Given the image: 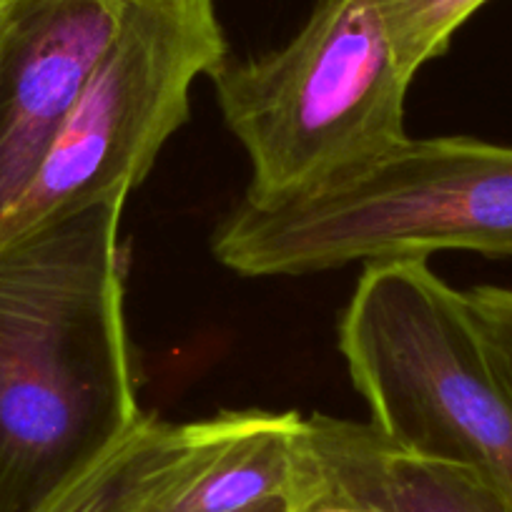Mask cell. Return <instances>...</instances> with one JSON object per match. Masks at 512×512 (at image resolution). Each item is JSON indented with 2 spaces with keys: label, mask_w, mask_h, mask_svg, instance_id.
<instances>
[{
  "label": "cell",
  "mask_w": 512,
  "mask_h": 512,
  "mask_svg": "<svg viewBox=\"0 0 512 512\" xmlns=\"http://www.w3.org/2000/svg\"><path fill=\"white\" fill-rule=\"evenodd\" d=\"M106 201L0 241V512H33L144 420Z\"/></svg>",
  "instance_id": "cell-1"
},
{
  "label": "cell",
  "mask_w": 512,
  "mask_h": 512,
  "mask_svg": "<svg viewBox=\"0 0 512 512\" xmlns=\"http://www.w3.org/2000/svg\"><path fill=\"white\" fill-rule=\"evenodd\" d=\"M450 249L512 259V146L407 136L299 199H241L211 239L216 262L241 277H304Z\"/></svg>",
  "instance_id": "cell-2"
},
{
  "label": "cell",
  "mask_w": 512,
  "mask_h": 512,
  "mask_svg": "<svg viewBox=\"0 0 512 512\" xmlns=\"http://www.w3.org/2000/svg\"><path fill=\"white\" fill-rule=\"evenodd\" d=\"M209 78L249 159V204L312 194L407 139L412 81L367 0H319L292 41L244 61L226 58Z\"/></svg>",
  "instance_id": "cell-3"
},
{
  "label": "cell",
  "mask_w": 512,
  "mask_h": 512,
  "mask_svg": "<svg viewBox=\"0 0 512 512\" xmlns=\"http://www.w3.org/2000/svg\"><path fill=\"white\" fill-rule=\"evenodd\" d=\"M339 352L387 440L477 467L512 500V384L465 292L437 277L430 259L362 269L339 322Z\"/></svg>",
  "instance_id": "cell-4"
},
{
  "label": "cell",
  "mask_w": 512,
  "mask_h": 512,
  "mask_svg": "<svg viewBox=\"0 0 512 512\" xmlns=\"http://www.w3.org/2000/svg\"><path fill=\"white\" fill-rule=\"evenodd\" d=\"M226 58L214 0H121L81 96L0 221V241L88 206L126 201L189 121L196 78L219 71Z\"/></svg>",
  "instance_id": "cell-5"
},
{
  "label": "cell",
  "mask_w": 512,
  "mask_h": 512,
  "mask_svg": "<svg viewBox=\"0 0 512 512\" xmlns=\"http://www.w3.org/2000/svg\"><path fill=\"white\" fill-rule=\"evenodd\" d=\"M121 0L0 6V221L46 159L101 58Z\"/></svg>",
  "instance_id": "cell-6"
},
{
  "label": "cell",
  "mask_w": 512,
  "mask_h": 512,
  "mask_svg": "<svg viewBox=\"0 0 512 512\" xmlns=\"http://www.w3.org/2000/svg\"><path fill=\"white\" fill-rule=\"evenodd\" d=\"M319 470L299 412L234 410L186 422L184 445L161 470L141 512H244L299 502Z\"/></svg>",
  "instance_id": "cell-7"
},
{
  "label": "cell",
  "mask_w": 512,
  "mask_h": 512,
  "mask_svg": "<svg viewBox=\"0 0 512 512\" xmlns=\"http://www.w3.org/2000/svg\"><path fill=\"white\" fill-rule=\"evenodd\" d=\"M307 440L324 477L379 512H512L485 472L405 450L372 422L312 415Z\"/></svg>",
  "instance_id": "cell-8"
},
{
  "label": "cell",
  "mask_w": 512,
  "mask_h": 512,
  "mask_svg": "<svg viewBox=\"0 0 512 512\" xmlns=\"http://www.w3.org/2000/svg\"><path fill=\"white\" fill-rule=\"evenodd\" d=\"M186 437L184 425L146 415L123 442L58 487L33 512H141L146 495Z\"/></svg>",
  "instance_id": "cell-9"
},
{
  "label": "cell",
  "mask_w": 512,
  "mask_h": 512,
  "mask_svg": "<svg viewBox=\"0 0 512 512\" xmlns=\"http://www.w3.org/2000/svg\"><path fill=\"white\" fill-rule=\"evenodd\" d=\"M407 81L450 48L452 36L487 0H367Z\"/></svg>",
  "instance_id": "cell-10"
},
{
  "label": "cell",
  "mask_w": 512,
  "mask_h": 512,
  "mask_svg": "<svg viewBox=\"0 0 512 512\" xmlns=\"http://www.w3.org/2000/svg\"><path fill=\"white\" fill-rule=\"evenodd\" d=\"M465 299L492 357L512 384V289L475 287L465 292Z\"/></svg>",
  "instance_id": "cell-11"
},
{
  "label": "cell",
  "mask_w": 512,
  "mask_h": 512,
  "mask_svg": "<svg viewBox=\"0 0 512 512\" xmlns=\"http://www.w3.org/2000/svg\"><path fill=\"white\" fill-rule=\"evenodd\" d=\"M294 505H297V502L292 500H269L264 502V505H256L244 512H294Z\"/></svg>",
  "instance_id": "cell-12"
},
{
  "label": "cell",
  "mask_w": 512,
  "mask_h": 512,
  "mask_svg": "<svg viewBox=\"0 0 512 512\" xmlns=\"http://www.w3.org/2000/svg\"><path fill=\"white\" fill-rule=\"evenodd\" d=\"M3 3H6V0H0V6H3Z\"/></svg>",
  "instance_id": "cell-13"
},
{
  "label": "cell",
  "mask_w": 512,
  "mask_h": 512,
  "mask_svg": "<svg viewBox=\"0 0 512 512\" xmlns=\"http://www.w3.org/2000/svg\"><path fill=\"white\" fill-rule=\"evenodd\" d=\"M294 512H297V507H294Z\"/></svg>",
  "instance_id": "cell-14"
}]
</instances>
